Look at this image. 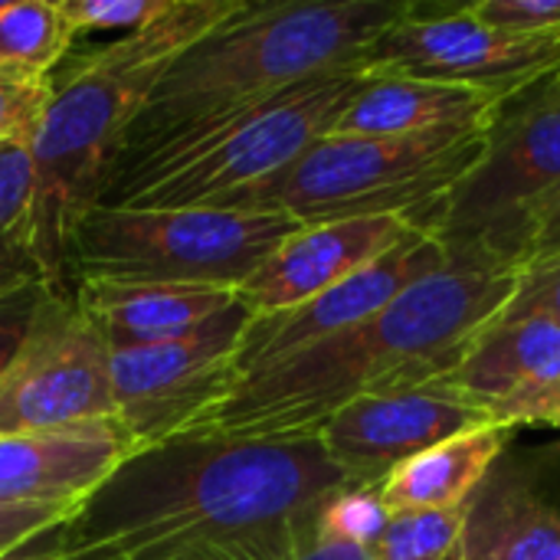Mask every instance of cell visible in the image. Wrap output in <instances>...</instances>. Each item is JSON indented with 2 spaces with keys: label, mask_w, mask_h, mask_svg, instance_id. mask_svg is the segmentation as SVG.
<instances>
[{
  "label": "cell",
  "mask_w": 560,
  "mask_h": 560,
  "mask_svg": "<svg viewBox=\"0 0 560 560\" xmlns=\"http://www.w3.org/2000/svg\"><path fill=\"white\" fill-rule=\"evenodd\" d=\"M302 223L285 213L174 207H95L75 230L72 272L79 279L177 282L240 292V285Z\"/></svg>",
  "instance_id": "8"
},
{
  "label": "cell",
  "mask_w": 560,
  "mask_h": 560,
  "mask_svg": "<svg viewBox=\"0 0 560 560\" xmlns=\"http://www.w3.org/2000/svg\"><path fill=\"white\" fill-rule=\"evenodd\" d=\"M466 505L446 512H404L390 515L384 538L371 560H463Z\"/></svg>",
  "instance_id": "23"
},
{
  "label": "cell",
  "mask_w": 560,
  "mask_h": 560,
  "mask_svg": "<svg viewBox=\"0 0 560 560\" xmlns=\"http://www.w3.org/2000/svg\"><path fill=\"white\" fill-rule=\"evenodd\" d=\"M49 289L36 236V174L30 141L0 144V295Z\"/></svg>",
  "instance_id": "21"
},
{
  "label": "cell",
  "mask_w": 560,
  "mask_h": 560,
  "mask_svg": "<svg viewBox=\"0 0 560 560\" xmlns=\"http://www.w3.org/2000/svg\"><path fill=\"white\" fill-rule=\"evenodd\" d=\"M436 384L502 427H551L560 390V322H492Z\"/></svg>",
  "instance_id": "14"
},
{
  "label": "cell",
  "mask_w": 560,
  "mask_h": 560,
  "mask_svg": "<svg viewBox=\"0 0 560 560\" xmlns=\"http://www.w3.org/2000/svg\"><path fill=\"white\" fill-rule=\"evenodd\" d=\"M72 512L69 509H7L0 505V558L13 548L33 541L36 535L62 525Z\"/></svg>",
  "instance_id": "30"
},
{
  "label": "cell",
  "mask_w": 560,
  "mask_h": 560,
  "mask_svg": "<svg viewBox=\"0 0 560 560\" xmlns=\"http://www.w3.org/2000/svg\"><path fill=\"white\" fill-rule=\"evenodd\" d=\"M364 82L358 66L295 82L256 105L207 121L184 138L108 174L98 207L174 210L217 207L272 177L325 138Z\"/></svg>",
  "instance_id": "5"
},
{
  "label": "cell",
  "mask_w": 560,
  "mask_h": 560,
  "mask_svg": "<svg viewBox=\"0 0 560 560\" xmlns=\"http://www.w3.org/2000/svg\"><path fill=\"white\" fill-rule=\"evenodd\" d=\"M364 75H407L486 92L499 102L560 72V39H535L476 20L466 3H413L361 56Z\"/></svg>",
  "instance_id": "10"
},
{
  "label": "cell",
  "mask_w": 560,
  "mask_h": 560,
  "mask_svg": "<svg viewBox=\"0 0 560 560\" xmlns=\"http://www.w3.org/2000/svg\"><path fill=\"white\" fill-rule=\"evenodd\" d=\"M0 560H69L66 545H62V525H56V528L36 535L33 541L13 548L10 555H3Z\"/></svg>",
  "instance_id": "32"
},
{
  "label": "cell",
  "mask_w": 560,
  "mask_h": 560,
  "mask_svg": "<svg viewBox=\"0 0 560 560\" xmlns=\"http://www.w3.org/2000/svg\"><path fill=\"white\" fill-rule=\"evenodd\" d=\"M115 420L112 348L75 295H46L0 377V436L56 433Z\"/></svg>",
  "instance_id": "11"
},
{
  "label": "cell",
  "mask_w": 560,
  "mask_h": 560,
  "mask_svg": "<svg viewBox=\"0 0 560 560\" xmlns=\"http://www.w3.org/2000/svg\"><path fill=\"white\" fill-rule=\"evenodd\" d=\"M551 427L560 430V390H558V404H555V417H551Z\"/></svg>",
  "instance_id": "34"
},
{
  "label": "cell",
  "mask_w": 560,
  "mask_h": 560,
  "mask_svg": "<svg viewBox=\"0 0 560 560\" xmlns=\"http://www.w3.org/2000/svg\"><path fill=\"white\" fill-rule=\"evenodd\" d=\"M512 440L515 430L502 423H486L469 433H459L404 463L377 489V495L390 515L459 509L472 499L492 466L509 453Z\"/></svg>",
  "instance_id": "20"
},
{
  "label": "cell",
  "mask_w": 560,
  "mask_h": 560,
  "mask_svg": "<svg viewBox=\"0 0 560 560\" xmlns=\"http://www.w3.org/2000/svg\"><path fill=\"white\" fill-rule=\"evenodd\" d=\"M348 479L318 436L190 430L128 453L62 522L69 560H299Z\"/></svg>",
  "instance_id": "1"
},
{
  "label": "cell",
  "mask_w": 560,
  "mask_h": 560,
  "mask_svg": "<svg viewBox=\"0 0 560 560\" xmlns=\"http://www.w3.org/2000/svg\"><path fill=\"white\" fill-rule=\"evenodd\" d=\"M420 226L407 217H351L299 226L240 285L253 315L289 312L384 259Z\"/></svg>",
  "instance_id": "15"
},
{
  "label": "cell",
  "mask_w": 560,
  "mask_h": 560,
  "mask_svg": "<svg viewBox=\"0 0 560 560\" xmlns=\"http://www.w3.org/2000/svg\"><path fill=\"white\" fill-rule=\"evenodd\" d=\"M407 7L410 0L246 3L167 66L128 125L112 171L295 82L358 66Z\"/></svg>",
  "instance_id": "4"
},
{
  "label": "cell",
  "mask_w": 560,
  "mask_h": 560,
  "mask_svg": "<svg viewBox=\"0 0 560 560\" xmlns=\"http://www.w3.org/2000/svg\"><path fill=\"white\" fill-rule=\"evenodd\" d=\"M46 295H49V289H26L16 295H0V377L10 368V361L16 358V351L23 348L30 325Z\"/></svg>",
  "instance_id": "29"
},
{
  "label": "cell",
  "mask_w": 560,
  "mask_h": 560,
  "mask_svg": "<svg viewBox=\"0 0 560 560\" xmlns=\"http://www.w3.org/2000/svg\"><path fill=\"white\" fill-rule=\"evenodd\" d=\"M253 312L236 299L177 338L112 348L115 423L135 450L194 430L236 384V354Z\"/></svg>",
  "instance_id": "9"
},
{
  "label": "cell",
  "mask_w": 560,
  "mask_h": 560,
  "mask_svg": "<svg viewBox=\"0 0 560 560\" xmlns=\"http://www.w3.org/2000/svg\"><path fill=\"white\" fill-rule=\"evenodd\" d=\"M75 30L62 13V3L16 0L0 3V69L52 75L69 49Z\"/></svg>",
  "instance_id": "22"
},
{
  "label": "cell",
  "mask_w": 560,
  "mask_h": 560,
  "mask_svg": "<svg viewBox=\"0 0 560 560\" xmlns=\"http://www.w3.org/2000/svg\"><path fill=\"white\" fill-rule=\"evenodd\" d=\"M131 453L115 420L0 436V505L75 512Z\"/></svg>",
  "instance_id": "16"
},
{
  "label": "cell",
  "mask_w": 560,
  "mask_h": 560,
  "mask_svg": "<svg viewBox=\"0 0 560 560\" xmlns=\"http://www.w3.org/2000/svg\"><path fill=\"white\" fill-rule=\"evenodd\" d=\"M246 0H174L171 10L56 69L46 115L30 141L36 174V236L52 295H75L72 243L98 207L128 125L167 66L236 16Z\"/></svg>",
  "instance_id": "3"
},
{
  "label": "cell",
  "mask_w": 560,
  "mask_h": 560,
  "mask_svg": "<svg viewBox=\"0 0 560 560\" xmlns=\"http://www.w3.org/2000/svg\"><path fill=\"white\" fill-rule=\"evenodd\" d=\"M463 560H560V502L538 463L505 453L466 502Z\"/></svg>",
  "instance_id": "17"
},
{
  "label": "cell",
  "mask_w": 560,
  "mask_h": 560,
  "mask_svg": "<svg viewBox=\"0 0 560 560\" xmlns=\"http://www.w3.org/2000/svg\"><path fill=\"white\" fill-rule=\"evenodd\" d=\"M390 525V512L384 509L377 489L358 486V482H345L338 486L318 515V535L331 538V541H348L358 548L374 551V545L384 538Z\"/></svg>",
  "instance_id": "24"
},
{
  "label": "cell",
  "mask_w": 560,
  "mask_h": 560,
  "mask_svg": "<svg viewBox=\"0 0 560 560\" xmlns=\"http://www.w3.org/2000/svg\"><path fill=\"white\" fill-rule=\"evenodd\" d=\"M52 95L49 75L0 69V144L33 141Z\"/></svg>",
  "instance_id": "25"
},
{
  "label": "cell",
  "mask_w": 560,
  "mask_h": 560,
  "mask_svg": "<svg viewBox=\"0 0 560 560\" xmlns=\"http://www.w3.org/2000/svg\"><path fill=\"white\" fill-rule=\"evenodd\" d=\"M236 302V292L177 282L79 279L75 305L102 331L108 348H135L177 338Z\"/></svg>",
  "instance_id": "19"
},
{
  "label": "cell",
  "mask_w": 560,
  "mask_h": 560,
  "mask_svg": "<svg viewBox=\"0 0 560 560\" xmlns=\"http://www.w3.org/2000/svg\"><path fill=\"white\" fill-rule=\"evenodd\" d=\"M505 102L427 79L364 75L358 92L338 112L328 135L341 138H420L492 125Z\"/></svg>",
  "instance_id": "18"
},
{
  "label": "cell",
  "mask_w": 560,
  "mask_h": 560,
  "mask_svg": "<svg viewBox=\"0 0 560 560\" xmlns=\"http://www.w3.org/2000/svg\"><path fill=\"white\" fill-rule=\"evenodd\" d=\"M560 256V190L538 210L535 217V236H532V253H528V266L535 262H548ZM525 266V269H528Z\"/></svg>",
  "instance_id": "31"
},
{
  "label": "cell",
  "mask_w": 560,
  "mask_h": 560,
  "mask_svg": "<svg viewBox=\"0 0 560 560\" xmlns=\"http://www.w3.org/2000/svg\"><path fill=\"white\" fill-rule=\"evenodd\" d=\"M555 82H558V89H560V72H555Z\"/></svg>",
  "instance_id": "35"
},
{
  "label": "cell",
  "mask_w": 560,
  "mask_h": 560,
  "mask_svg": "<svg viewBox=\"0 0 560 560\" xmlns=\"http://www.w3.org/2000/svg\"><path fill=\"white\" fill-rule=\"evenodd\" d=\"M466 10L505 33L560 39V0H472Z\"/></svg>",
  "instance_id": "27"
},
{
  "label": "cell",
  "mask_w": 560,
  "mask_h": 560,
  "mask_svg": "<svg viewBox=\"0 0 560 560\" xmlns=\"http://www.w3.org/2000/svg\"><path fill=\"white\" fill-rule=\"evenodd\" d=\"M522 318L560 322V256L522 269L518 289L495 322H522Z\"/></svg>",
  "instance_id": "28"
},
{
  "label": "cell",
  "mask_w": 560,
  "mask_h": 560,
  "mask_svg": "<svg viewBox=\"0 0 560 560\" xmlns=\"http://www.w3.org/2000/svg\"><path fill=\"white\" fill-rule=\"evenodd\" d=\"M299 560H371V551L358 548V545H348V541L318 538Z\"/></svg>",
  "instance_id": "33"
},
{
  "label": "cell",
  "mask_w": 560,
  "mask_h": 560,
  "mask_svg": "<svg viewBox=\"0 0 560 560\" xmlns=\"http://www.w3.org/2000/svg\"><path fill=\"white\" fill-rule=\"evenodd\" d=\"M512 269L450 262L354 328L246 374L194 430L223 436H318L351 400L446 377L518 289ZM190 433V430H187Z\"/></svg>",
  "instance_id": "2"
},
{
  "label": "cell",
  "mask_w": 560,
  "mask_h": 560,
  "mask_svg": "<svg viewBox=\"0 0 560 560\" xmlns=\"http://www.w3.org/2000/svg\"><path fill=\"white\" fill-rule=\"evenodd\" d=\"M446 266L443 246L417 230L407 236L397 249H390L374 266L361 269L358 276L345 279L341 285L276 315H253L236 354V381L256 371H266L272 364H282L295 354H302L312 345H322L358 322L381 312L387 302H394L404 289L420 282L423 276Z\"/></svg>",
  "instance_id": "13"
},
{
  "label": "cell",
  "mask_w": 560,
  "mask_h": 560,
  "mask_svg": "<svg viewBox=\"0 0 560 560\" xmlns=\"http://www.w3.org/2000/svg\"><path fill=\"white\" fill-rule=\"evenodd\" d=\"M59 3L75 36L108 33V30H121V36H131L158 23L171 10L174 0H59Z\"/></svg>",
  "instance_id": "26"
},
{
  "label": "cell",
  "mask_w": 560,
  "mask_h": 560,
  "mask_svg": "<svg viewBox=\"0 0 560 560\" xmlns=\"http://www.w3.org/2000/svg\"><path fill=\"white\" fill-rule=\"evenodd\" d=\"M489 125L420 138L325 135L272 177L226 197L223 210L285 213L295 223L407 217L423 233L443 197L486 151Z\"/></svg>",
  "instance_id": "6"
},
{
  "label": "cell",
  "mask_w": 560,
  "mask_h": 560,
  "mask_svg": "<svg viewBox=\"0 0 560 560\" xmlns=\"http://www.w3.org/2000/svg\"><path fill=\"white\" fill-rule=\"evenodd\" d=\"M560 190V89L551 79L509 98L482 158L443 197L427 233L450 262L522 272L535 217Z\"/></svg>",
  "instance_id": "7"
},
{
  "label": "cell",
  "mask_w": 560,
  "mask_h": 560,
  "mask_svg": "<svg viewBox=\"0 0 560 560\" xmlns=\"http://www.w3.org/2000/svg\"><path fill=\"white\" fill-rule=\"evenodd\" d=\"M0 3H3V0H0Z\"/></svg>",
  "instance_id": "36"
},
{
  "label": "cell",
  "mask_w": 560,
  "mask_h": 560,
  "mask_svg": "<svg viewBox=\"0 0 560 560\" xmlns=\"http://www.w3.org/2000/svg\"><path fill=\"white\" fill-rule=\"evenodd\" d=\"M492 423L489 413L443 384L368 394L345 404L318 440L348 482L381 489L413 456Z\"/></svg>",
  "instance_id": "12"
}]
</instances>
